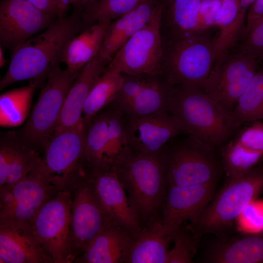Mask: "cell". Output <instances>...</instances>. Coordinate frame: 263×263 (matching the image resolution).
<instances>
[{
	"mask_svg": "<svg viewBox=\"0 0 263 263\" xmlns=\"http://www.w3.org/2000/svg\"><path fill=\"white\" fill-rule=\"evenodd\" d=\"M60 190L34 172L0 188V225L32 227L40 208Z\"/></svg>",
	"mask_w": 263,
	"mask_h": 263,
	"instance_id": "cell-13",
	"label": "cell"
},
{
	"mask_svg": "<svg viewBox=\"0 0 263 263\" xmlns=\"http://www.w3.org/2000/svg\"><path fill=\"white\" fill-rule=\"evenodd\" d=\"M56 19L26 0H1L0 46L11 52Z\"/></svg>",
	"mask_w": 263,
	"mask_h": 263,
	"instance_id": "cell-17",
	"label": "cell"
},
{
	"mask_svg": "<svg viewBox=\"0 0 263 263\" xmlns=\"http://www.w3.org/2000/svg\"><path fill=\"white\" fill-rule=\"evenodd\" d=\"M68 189L72 198L68 256V263H71L113 221L101 206L81 166Z\"/></svg>",
	"mask_w": 263,
	"mask_h": 263,
	"instance_id": "cell-8",
	"label": "cell"
},
{
	"mask_svg": "<svg viewBox=\"0 0 263 263\" xmlns=\"http://www.w3.org/2000/svg\"><path fill=\"white\" fill-rule=\"evenodd\" d=\"M147 0H97L85 9L81 16L83 29L102 20H113Z\"/></svg>",
	"mask_w": 263,
	"mask_h": 263,
	"instance_id": "cell-34",
	"label": "cell"
},
{
	"mask_svg": "<svg viewBox=\"0 0 263 263\" xmlns=\"http://www.w3.org/2000/svg\"><path fill=\"white\" fill-rule=\"evenodd\" d=\"M143 220L154 219L163 207L167 186L161 154H148L129 148L113 169Z\"/></svg>",
	"mask_w": 263,
	"mask_h": 263,
	"instance_id": "cell-3",
	"label": "cell"
},
{
	"mask_svg": "<svg viewBox=\"0 0 263 263\" xmlns=\"http://www.w3.org/2000/svg\"><path fill=\"white\" fill-rule=\"evenodd\" d=\"M216 184L168 186L161 220L174 237L184 222L192 224L196 221L214 197Z\"/></svg>",
	"mask_w": 263,
	"mask_h": 263,
	"instance_id": "cell-19",
	"label": "cell"
},
{
	"mask_svg": "<svg viewBox=\"0 0 263 263\" xmlns=\"http://www.w3.org/2000/svg\"><path fill=\"white\" fill-rule=\"evenodd\" d=\"M263 17V0H255L247 11L244 35Z\"/></svg>",
	"mask_w": 263,
	"mask_h": 263,
	"instance_id": "cell-40",
	"label": "cell"
},
{
	"mask_svg": "<svg viewBox=\"0 0 263 263\" xmlns=\"http://www.w3.org/2000/svg\"><path fill=\"white\" fill-rule=\"evenodd\" d=\"M238 219L240 225L250 233L263 230V201L255 200L244 209Z\"/></svg>",
	"mask_w": 263,
	"mask_h": 263,
	"instance_id": "cell-37",
	"label": "cell"
},
{
	"mask_svg": "<svg viewBox=\"0 0 263 263\" xmlns=\"http://www.w3.org/2000/svg\"><path fill=\"white\" fill-rule=\"evenodd\" d=\"M161 13V5L119 49L106 67L129 75H161L164 46L160 31Z\"/></svg>",
	"mask_w": 263,
	"mask_h": 263,
	"instance_id": "cell-12",
	"label": "cell"
},
{
	"mask_svg": "<svg viewBox=\"0 0 263 263\" xmlns=\"http://www.w3.org/2000/svg\"><path fill=\"white\" fill-rule=\"evenodd\" d=\"M215 151L188 134L170 140L161 151L167 186L184 187L217 182L223 169Z\"/></svg>",
	"mask_w": 263,
	"mask_h": 263,
	"instance_id": "cell-5",
	"label": "cell"
},
{
	"mask_svg": "<svg viewBox=\"0 0 263 263\" xmlns=\"http://www.w3.org/2000/svg\"><path fill=\"white\" fill-rule=\"evenodd\" d=\"M160 0H147L137 7L111 20L105 33L98 54L107 63L160 7Z\"/></svg>",
	"mask_w": 263,
	"mask_h": 263,
	"instance_id": "cell-24",
	"label": "cell"
},
{
	"mask_svg": "<svg viewBox=\"0 0 263 263\" xmlns=\"http://www.w3.org/2000/svg\"><path fill=\"white\" fill-rule=\"evenodd\" d=\"M97 0H79V8L83 10L94 3Z\"/></svg>",
	"mask_w": 263,
	"mask_h": 263,
	"instance_id": "cell-42",
	"label": "cell"
},
{
	"mask_svg": "<svg viewBox=\"0 0 263 263\" xmlns=\"http://www.w3.org/2000/svg\"><path fill=\"white\" fill-rule=\"evenodd\" d=\"M72 198L68 189L59 190L37 213L32 229L54 263H68Z\"/></svg>",
	"mask_w": 263,
	"mask_h": 263,
	"instance_id": "cell-15",
	"label": "cell"
},
{
	"mask_svg": "<svg viewBox=\"0 0 263 263\" xmlns=\"http://www.w3.org/2000/svg\"><path fill=\"white\" fill-rule=\"evenodd\" d=\"M242 10L247 14V11L255 0H240Z\"/></svg>",
	"mask_w": 263,
	"mask_h": 263,
	"instance_id": "cell-41",
	"label": "cell"
},
{
	"mask_svg": "<svg viewBox=\"0 0 263 263\" xmlns=\"http://www.w3.org/2000/svg\"><path fill=\"white\" fill-rule=\"evenodd\" d=\"M222 237L208 245L203 262L263 263V233Z\"/></svg>",
	"mask_w": 263,
	"mask_h": 263,
	"instance_id": "cell-27",
	"label": "cell"
},
{
	"mask_svg": "<svg viewBox=\"0 0 263 263\" xmlns=\"http://www.w3.org/2000/svg\"><path fill=\"white\" fill-rule=\"evenodd\" d=\"M82 168L110 218L132 234L138 232L142 226L141 219L113 169Z\"/></svg>",
	"mask_w": 263,
	"mask_h": 263,
	"instance_id": "cell-18",
	"label": "cell"
},
{
	"mask_svg": "<svg viewBox=\"0 0 263 263\" xmlns=\"http://www.w3.org/2000/svg\"><path fill=\"white\" fill-rule=\"evenodd\" d=\"M0 263H54L32 226L0 225Z\"/></svg>",
	"mask_w": 263,
	"mask_h": 263,
	"instance_id": "cell-21",
	"label": "cell"
},
{
	"mask_svg": "<svg viewBox=\"0 0 263 263\" xmlns=\"http://www.w3.org/2000/svg\"><path fill=\"white\" fill-rule=\"evenodd\" d=\"M40 155L22 144L17 132L1 134L0 141V188L23 179L35 169Z\"/></svg>",
	"mask_w": 263,
	"mask_h": 263,
	"instance_id": "cell-26",
	"label": "cell"
},
{
	"mask_svg": "<svg viewBox=\"0 0 263 263\" xmlns=\"http://www.w3.org/2000/svg\"><path fill=\"white\" fill-rule=\"evenodd\" d=\"M169 113L182 124L187 134L217 150L233 136L239 128L231 115L203 90L194 86H174Z\"/></svg>",
	"mask_w": 263,
	"mask_h": 263,
	"instance_id": "cell-2",
	"label": "cell"
},
{
	"mask_svg": "<svg viewBox=\"0 0 263 263\" xmlns=\"http://www.w3.org/2000/svg\"><path fill=\"white\" fill-rule=\"evenodd\" d=\"M111 20H102L85 28L64 46L59 63L66 68L80 72L99 53L106 29Z\"/></svg>",
	"mask_w": 263,
	"mask_h": 263,
	"instance_id": "cell-29",
	"label": "cell"
},
{
	"mask_svg": "<svg viewBox=\"0 0 263 263\" xmlns=\"http://www.w3.org/2000/svg\"><path fill=\"white\" fill-rule=\"evenodd\" d=\"M57 63L48 72L45 85L23 128L20 141L35 150H43L54 132L71 87L80 72L62 69Z\"/></svg>",
	"mask_w": 263,
	"mask_h": 263,
	"instance_id": "cell-6",
	"label": "cell"
},
{
	"mask_svg": "<svg viewBox=\"0 0 263 263\" xmlns=\"http://www.w3.org/2000/svg\"><path fill=\"white\" fill-rule=\"evenodd\" d=\"M60 5V6L62 7V8L65 10L66 11L69 4L67 2L66 0H57Z\"/></svg>",
	"mask_w": 263,
	"mask_h": 263,
	"instance_id": "cell-44",
	"label": "cell"
},
{
	"mask_svg": "<svg viewBox=\"0 0 263 263\" xmlns=\"http://www.w3.org/2000/svg\"><path fill=\"white\" fill-rule=\"evenodd\" d=\"M132 234L111 222L93 239L74 263H124Z\"/></svg>",
	"mask_w": 263,
	"mask_h": 263,
	"instance_id": "cell-28",
	"label": "cell"
},
{
	"mask_svg": "<svg viewBox=\"0 0 263 263\" xmlns=\"http://www.w3.org/2000/svg\"><path fill=\"white\" fill-rule=\"evenodd\" d=\"M83 29L76 12L57 19L48 28L28 38L11 52L7 72L0 80V90L25 80L41 81L56 64L68 41Z\"/></svg>",
	"mask_w": 263,
	"mask_h": 263,
	"instance_id": "cell-1",
	"label": "cell"
},
{
	"mask_svg": "<svg viewBox=\"0 0 263 263\" xmlns=\"http://www.w3.org/2000/svg\"><path fill=\"white\" fill-rule=\"evenodd\" d=\"M231 117L237 128L263 120V68L257 71L239 98Z\"/></svg>",
	"mask_w": 263,
	"mask_h": 263,
	"instance_id": "cell-33",
	"label": "cell"
},
{
	"mask_svg": "<svg viewBox=\"0 0 263 263\" xmlns=\"http://www.w3.org/2000/svg\"></svg>",
	"mask_w": 263,
	"mask_h": 263,
	"instance_id": "cell-45",
	"label": "cell"
},
{
	"mask_svg": "<svg viewBox=\"0 0 263 263\" xmlns=\"http://www.w3.org/2000/svg\"><path fill=\"white\" fill-rule=\"evenodd\" d=\"M221 6L215 26L220 32L214 42V62L228 52L243 37L246 13L241 8L240 0H221Z\"/></svg>",
	"mask_w": 263,
	"mask_h": 263,
	"instance_id": "cell-30",
	"label": "cell"
},
{
	"mask_svg": "<svg viewBox=\"0 0 263 263\" xmlns=\"http://www.w3.org/2000/svg\"><path fill=\"white\" fill-rule=\"evenodd\" d=\"M160 31L163 44L203 32L201 0H160Z\"/></svg>",
	"mask_w": 263,
	"mask_h": 263,
	"instance_id": "cell-22",
	"label": "cell"
},
{
	"mask_svg": "<svg viewBox=\"0 0 263 263\" xmlns=\"http://www.w3.org/2000/svg\"><path fill=\"white\" fill-rule=\"evenodd\" d=\"M183 223L175 235L174 245L169 250L167 263H191L197 249L189 225Z\"/></svg>",
	"mask_w": 263,
	"mask_h": 263,
	"instance_id": "cell-35",
	"label": "cell"
},
{
	"mask_svg": "<svg viewBox=\"0 0 263 263\" xmlns=\"http://www.w3.org/2000/svg\"><path fill=\"white\" fill-rule=\"evenodd\" d=\"M173 238L161 220L147 221L132 234L124 263H167Z\"/></svg>",
	"mask_w": 263,
	"mask_h": 263,
	"instance_id": "cell-23",
	"label": "cell"
},
{
	"mask_svg": "<svg viewBox=\"0 0 263 263\" xmlns=\"http://www.w3.org/2000/svg\"><path fill=\"white\" fill-rule=\"evenodd\" d=\"M237 51L258 62L263 61V17L243 36Z\"/></svg>",
	"mask_w": 263,
	"mask_h": 263,
	"instance_id": "cell-36",
	"label": "cell"
},
{
	"mask_svg": "<svg viewBox=\"0 0 263 263\" xmlns=\"http://www.w3.org/2000/svg\"><path fill=\"white\" fill-rule=\"evenodd\" d=\"M203 32L163 44L161 74L170 85L203 90L215 61V39Z\"/></svg>",
	"mask_w": 263,
	"mask_h": 263,
	"instance_id": "cell-7",
	"label": "cell"
},
{
	"mask_svg": "<svg viewBox=\"0 0 263 263\" xmlns=\"http://www.w3.org/2000/svg\"><path fill=\"white\" fill-rule=\"evenodd\" d=\"M108 64L98 53L80 70L68 92L55 132L75 127L81 122L87 97Z\"/></svg>",
	"mask_w": 263,
	"mask_h": 263,
	"instance_id": "cell-25",
	"label": "cell"
},
{
	"mask_svg": "<svg viewBox=\"0 0 263 263\" xmlns=\"http://www.w3.org/2000/svg\"><path fill=\"white\" fill-rule=\"evenodd\" d=\"M258 67V62L247 55L228 52L214 62L203 90L231 115Z\"/></svg>",
	"mask_w": 263,
	"mask_h": 263,
	"instance_id": "cell-14",
	"label": "cell"
},
{
	"mask_svg": "<svg viewBox=\"0 0 263 263\" xmlns=\"http://www.w3.org/2000/svg\"><path fill=\"white\" fill-rule=\"evenodd\" d=\"M262 193V162L247 171L227 177L196 221L189 225L196 247L203 235H222L229 229L247 207Z\"/></svg>",
	"mask_w": 263,
	"mask_h": 263,
	"instance_id": "cell-4",
	"label": "cell"
},
{
	"mask_svg": "<svg viewBox=\"0 0 263 263\" xmlns=\"http://www.w3.org/2000/svg\"><path fill=\"white\" fill-rule=\"evenodd\" d=\"M128 147L148 154H159L173 138L187 134L181 122L169 112L143 116L124 115Z\"/></svg>",
	"mask_w": 263,
	"mask_h": 263,
	"instance_id": "cell-16",
	"label": "cell"
},
{
	"mask_svg": "<svg viewBox=\"0 0 263 263\" xmlns=\"http://www.w3.org/2000/svg\"><path fill=\"white\" fill-rule=\"evenodd\" d=\"M7 60L5 58L4 55V49L0 46V68L3 67L5 63H6Z\"/></svg>",
	"mask_w": 263,
	"mask_h": 263,
	"instance_id": "cell-43",
	"label": "cell"
},
{
	"mask_svg": "<svg viewBox=\"0 0 263 263\" xmlns=\"http://www.w3.org/2000/svg\"><path fill=\"white\" fill-rule=\"evenodd\" d=\"M122 75L121 87L108 105L123 115L131 116L169 112L174 86L169 83L161 75L142 73Z\"/></svg>",
	"mask_w": 263,
	"mask_h": 263,
	"instance_id": "cell-11",
	"label": "cell"
},
{
	"mask_svg": "<svg viewBox=\"0 0 263 263\" xmlns=\"http://www.w3.org/2000/svg\"><path fill=\"white\" fill-rule=\"evenodd\" d=\"M241 128L220 149L227 177L247 171L263 160V122L255 121Z\"/></svg>",
	"mask_w": 263,
	"mask_h": 263,
	"instance_id": "cell-20",
	"label": "cell"
},
{
	"mask_svg": "<svg viewBox=\"0 0 263 263\" xmlns=\"http://www.w3.org/2000/svg\"><path fill=\"white\" fill-rule=\"evenodd\" d=\"M221 6V0H201L200 15L205 30L215 26L216 19Z\"/></svg>",
	"mask_w": 263,
	"mask_h": 263,
	"instance_id": "cell-38",
	"label": "cell"
},
{
	"mask_svg": "<svg viewBox=\"0 0 263 263\" xmlns=\"http://www.w3.org/2000/svg\"><path fill=\"white\" fill-rule=\"evenodd\" d=\"M129 148L124 115L108 105L85 126L81 165L87 169H112Z\"/></svg>",
	"mask_w": 263,
	"mask_h": 263,
	"instance_id": "cell-9",
	"label": "cell"
},
{
	"mask_svg": "<svg viewBox=\"0 0 263 263\" xmlns=\"http://www.w3.org/2000/svg\"><path fill=\"white\" fill-rule=\"evenodd\" d=\"M122 81L121 73L105 68L85 102L82 113L84 127L97 113L111 102L119 92Z\"/></svg>",
	"mask_w": 263,
	"mask_h": 263,
	"instance_id": "cell-32",
	"label": "cell"
},
{
	"mask_svg": "<svg viewBox=\"0 0 263 263\" xmlns=\"http://www.w3.org/2000/svg\"><path fill=\"white\" fill-rule=\"evenodd\" d=\"M40 82L38 80H31L26 86L9 90L0 95L1 127H17L28 118L33 95Z\"/></svg>",
	"mask_w": 263,
	"mask_h": 263,
	"instance_id": "cell-31",
	"label": "cell"
},
{
	"mask_svg": "<svg viewBox=\"0 0 263 263\" xmlns=\"http://www.w3.org/2000/svg\"><path fill=\"white\" fill-rule=\"evenodd\" d=\"M41 11L57 19L64 17L65 11L57 0H26Z\"/></svg>",
	"mask_w": 263,
	"mask_h": 263,
	"instance_id": "cell-39",
	"label": "cell"
},
{
	"mask_svg": "<svg viewBox=\"0 0 263 263\" xmlns=\"http://www.w3.org/2000/svg\"><path fill=\"white\" fill-rule=\"evenodd\" d=\"M85 144V127L77 126L55 132L43 149L32 172L61 190L68 189L80 168Z\"/></svg>",
	"mask_w": 263,
	"mask_h": 263,
	"instance_id": "cell-10",
	"label": "cell"
}]
</instances>
